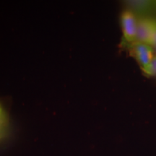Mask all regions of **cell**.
Returning a JSON list of instances; mask_svg holds the SVG:
<instances>
[{
  "instance_id": "cell-1",
  "label": "cell",
  "mask_w": 156,
  "mask_h": 156,
  "mask_svg": "<svg viewBox=\"0 0 156 156\" xmlns=\"http://www.w3.org/2000/svg\"><path fill=\"white\" fill-rule=\"evenodd\" d=\"M155 26V20L145 17L137 18L135 41L151 46Z\"/></svg>"
},
{
  "instance_id": "cell-2",
  "label": "cell",
  "mask_w": 156,
  "mask_h": 156,
  "mask_svg": "<svg viewBox=\"0 0 156 156\" xmlns=\"http://www.w3.org/2000/svg\"><path fill=\"white\" fill-rule=\"evenodd\" d=\"M136 22L137 17L133 12L129 9H126L123 12L121 16L123 35L126 41L130 44L136 41Z\"/></svg>"
},
{
  "instance_id": "cell-3",
  "label": "cell",
  "mask_w": 156,
  "mask_h": 156,
  "mask_svg": "<svg viewBox=\"0 0 156 156\" xmlns=\"http://www.w3.org/2000/svg\"><path fill=\"white\" fill-rule=\"evenodd\" d=\"M130 49L142 70L149 65L155 56L151 46L142 43H132L130 44Z\"/></svg>"
},
{
  "instance_id": "cell-4",
  "label": "cell",
  "mask_w": 156,
  "mask_h": 156,
  "mask_svg": "<svg viewBox=\"0 0 156 156\" xmlns=\"http://www.w3.org/2000/svg\"><path fill=\"white\" fill-rule=\"evenodd\" d=\"M128 5H129V10H135L137 12H147L150 11L153 8L155 3L151 1H145V0H141V1H131L129 2Z\"/></svg>"
},
{
  "instance_id": "cell-5",
  "label": "cell",
  "mask_w": 156,
  "mask_h": 156,
  "mask_svg": "<svg viewBox=\"0 0 156 156\" xmlns=\"http://www.w3.org/2000/svg\"><path fill=\"white\" fill-rule=\"evenodd\" d=\"M8 129V118L5 112L0 114V140L6 135Z\"/></svg>"
},
{
  "instance_id": "cell-6",
  "label": "cell",
  "mask_w": 156,
  "mask_h": 156,
  "mask_svg": "<svg viewBox=\"0 0 156 156\" xmlns=\"http://www.w3.org/2000/svg\"><path fill=\"white\" fill-rule=\"evenodd\" d=\"M144 73L146 75L151 76V77H156V56H154V57L152 59L151 63L145 69H143Z\"/></svg>"
},
{
  "instance_id": "cell-7",
  "label": "cell",
  "mask_w": 156,
  "mask_h": 156,
  "mask_svg": "<svg viewBox=\"0 0 156 156\" xmlns=\"http://www.w3.org/2000/svg\"><path fill=\"white\" fill-rule=\"evenodd\" d=\"M151 47L153 48L154 54L156 56V26H155V33H154L153 41H152Z\"/></svg>"
}]
</instances>
